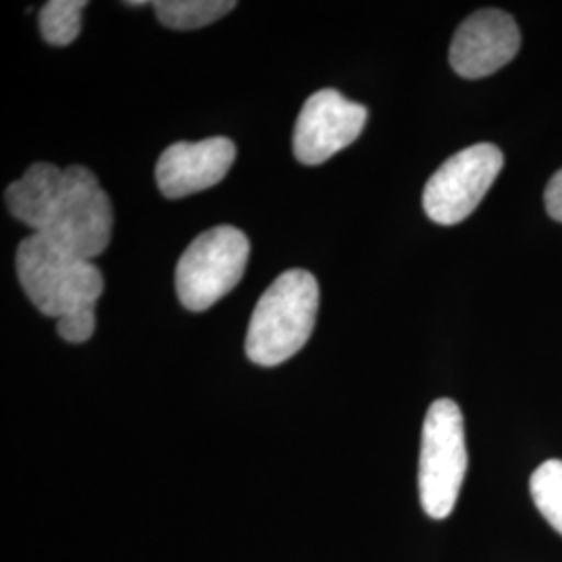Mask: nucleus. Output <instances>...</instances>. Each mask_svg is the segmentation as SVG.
Returning <instances> with one entry per match:
<instances>
[{
    "label": "nucleus",
    "instance_id": "f257e3e1",
    "mask_svg": "<svg viewBox=\"0 0 562 562\" xmlns=\"http://www.w3.org/2000/svg\"><path fill=\"white\" fill-rule=\"evenodd\" d=\"M4 201L18 222L83 259L92 261L111 241V201L97 176L81 165L59 169L34 162L7 188Z\"/></svg>",
    "mask_w": 562,
    "mask_h": 562
},
{
    "label": "nucleus",
    "instance_id": "f03ea898",
    "mask_svg": "<svg viewBox=\"0 0 562 562\" xmlns=\"http://www.w3.org/2000/svg\"><path fill=\"white\" fill-rule=\"evenodd\" d=\"M319 308L313 273L292 269L273 281L257 302L246 334V355L255 364L276 367L301 352Z\"/></svg>",
    "mask_w": 562,
    "mask_h": 562
},
{
    "label": "nucleus",
    "instance_id": "7ed1b4c3",
    "mask_svg": "<svg viewBox=\"0 0 562 562\" xmlns=\"http://www.w3.org/2000/svg\"><path fill=\"white\" fill-rule=\"evenodd\" d=\"M15 267L27 299L42 315L57 322L81 308H94L101 299V269L38 234L20 241Z\"/></svg>",
    "mask_w": 562,
    "mask_h": 562
},
{
    "label": "nucleus",
    "instance_id": "20e7f679",
    "mask_svg": "<svg viewBox=\"0 0 562 562\" xmlns=\"http://www.w3.org/2000/svg\"><path fill=\"white\" fill-rule=\"evenodd\" d=\"M467 462L461 408L450 398H440L429 406L423 422L419 457V498L431 519H446L454 510Z\"/></svg>",
    "mask_w": 562,
    "mask_h": 562
},
{
    "label": "nucleus",
    "instance_id": "39448f33",
    "mask_svg": "<svg viewBox=\"0 0 562 562\" xmlns=\"http://www.w3.org/2000/svg\"><path fill=\"white\" fill-rule=\"evenodd\" d=\"M250 241L232 225H217L186 248L176 269L178 299L188 311L201 313L227 296L246 271Z\"/></svg>",
    "mask_w": 562,
    "mask_h": 562
},
{
    "label": "nucleus",
    "instance_id": "423d86ee",
    "mask_svg": "<svg viewBox=\"0 0 562 562\" xmlns=\"http://www.w3.org/2000/svg\"><path fill=\"white\" fill-rule=\"evenodd\" d=\"M504 157L494 144L469 146L429 178L423 190L427 217L440 225L464 222L503 171Z\"/></svg>",
    "mask_w": 562,
    "mask_h": 562
},
{
    "label": "nucleus",
    "instance_id": "0eeeda50",
    "mask_svg": "<svg viewBox=\"0 0 562 562\" xmlns=\"http://www.w3.org/2000/svg\"><path fill=\"white\" fill-rule=\"evenodd\" d=\"M367 109L338 90H319L304 102L294 127V155L302 165H322L362 134Z\"/></svg>",
    "mask_w": 562,
    "mask_h": 562
},
{
    "label": "nucleus",
    "instance_id": "6e6552de",
    "mask_svg": "<svg viewBox=\"0 0 562 562\" xmlns=\"http://www.w3.org/2000/svg\"><path fill=\"white\" fill-rule=\"evenodd\" d=\"M519 46L515 20L498 9H483L459 25L450 44V65L462 78L480 80L515 59Z\"/></svg>",
    "mask_w": 562,
    "mask_h": 562
},
{
    "label": "nucleus",
    "instance_id": "1a4fd4ad",
    "mask_svg": "<svg viewBox=\"0 0 562 562\" xmlns=\"http://www.w3.org/2000/svg\"><path fill=\"white\" fill-rule=\"evenodd\" d=\"M236 159V146L229 138L202 142H176L165 148L157 162V186L162 196L178 201L209 190L225 180Z\"/></svg>",
    "mask_w": 562,
    "mask_h": 562
},
{
    "label": "nucleus",
    "instance_id": "9d476101",
    "mask_svg": "<svg viewBox=\"0 0 562 562\" xmlns=\"http://www.w3.org/2000/svg\"><path fill=\"white\" fill-rule=\"evenodd\" d=\"M155 15L169 30H199L222 20L232 9L234 0H159L153 2Z\"/></svg>",
    "mask_w": 562,
    "mask_h": 562
},
{
    "label": "nucleus",
    "instance_id": "9b49d317",
    "mask_svg": "<svg viewBox=\"0 0 562 562\" xmlns=\"http://www.w3.org/2000/svg\"><path fill=\"white\" fill-rule=\"evenodd\" d=\"M86 0H50L41 9L38 23L44 41L53 46H67L80 36L81 13Z\"/></svg>",
    "mask_w": 562,
    "mask_h": 562
},
{
    "label": "nucleus",
    "instance_id": "f8f14e48",
    "mask_svg": "<svg viewBox=\"0 0 562 562\" xmlns=\"http://www.w3.org/2000/svg\"><path fill=\"white\" fill-rule=\"evenodd\" d=\"M529 490L540 515L562 536V461L550 459L540 464L531 475Z\"/></svg>",
    "mask_w": 562,
    "mask_h": 562
},
{
    "label": "nucleus",
    "instance_id": "ddd939ff",
    "mask_svg": "<svg viewBox=\"0 0 562 562\" xmlns=\"http://www.w3.org/2000/svg\"><path fill=\"white\" fill-rule=\"evenodd\" d=\"M94 329H97L94 308H81V311L60 317L57 322V334L63 340L71 341V344L90 340Z\"/></svg>",
    "mask_w": 562,
    "mask_h": 562
},
{
    "label": "nucleus",
    "instance_id": "4468645a",
    "mask_svg": "<svg viewBox=\"0 0 562 562\" xmlns=\"http://www.w3.org/2000/svg\"><path fill=\"white\" fill-rule=\"evenodd\" d=\"M546 209L552 220L562 223V169L552 176V180L546 186Z\"/></svg>",
    "mask_w": 562,
    "mask_h": 562
}]
</instances>
